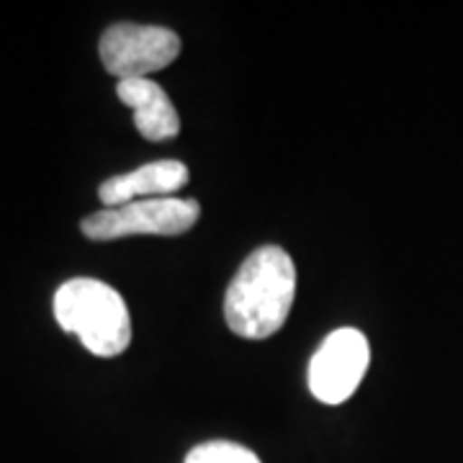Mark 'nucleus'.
<instances>
[{"instance_id": "6e6552de", "label": "nucleus", "mask_w": 463, "mask_h": 463, "mask_svg": "<svg viewBox=\"0 0 463 463\" xmlns=\"http://www.w3.org/2000/svg\"><path fill=\"white\" fill-rule=\"evenodd\" d=\"M185 463H260V458L237 443L214 440V443H201L194 448L185 456Z\"/></svg>"}, {"instance_id": "39448f33", "label": "nucleus", "mask_w": 463, "mask_h": 463, "mask_svg": "<svg viewBox=\"0 0 463 463\" xmlns=\"http://www.w3.org/2000/svg\"><path fill=\"white\" fill-rule=\"evenodd\" d=\"M371 364V347L361 330L343 327L325 337L309 361V392L322 404H343L355 394Z\"/></svg>"}, {"instance_id": "7ed1b4c3", "label": "nucleus", "mask_w": 463, "mask_h": 463, "mask_svg": "<svg viewBox=\"0 0 463 463\" xmlns=\"http://www.w3.org/2000/svg\"><path fill=\"white\" fill-rule=\"evenodd\" d=\"M201 216L199 201L194 199H145L116 209H103L85 216L80 230L88 240L109 242L132 234H163L175 237L188 232Z\"/></svg>"}, {"instance_id": "f03ea898", "label": "nucleus", "mask_w": 463, "mask_h": 463, "mask_svg": "<svg viewBox=\"0 0 463 463\" xmlns=\"http://www.w3.org/2000/svg\"><path fill=\"white\" fill-rule=\"evenodd\" d=\"M54 319L93 355L114 358L132 343V319L121 294L96 279H72L54 294Z\"/></svg>"}, {"instance_id": "0eeeda50", "label": "nucleus", "mask_w": 463, "mask_h": 463, "mask_svg": "<svg viewBox=\"0 0 463 463\" xmlns=\"http://www.w3.org/2000/svg\"><path fill=\"white\" fill-rule=\"evenodd\" d=\"M116 96L124 106L134 109V127L149 142L173 139L181 129V118L173 100L155 80H118Z\"/></svg>"}, {"instance_id": "20e7f679", "label": "nucleus", "mask_w": 463, "mask_h": 463, "mask_svg": "<svg viewBox=\"0 0 463 463\" xmlns=\"http://www.w3.org/2000/svg\"><path fill=\"white\" fill-rule=\"evenodd\" d=\"M100 62L118 80H142L181 54L178 33L163 26L114 24L100 36Z\"/></svg>"}, {"instance_id": "f257e3e1", "label": "nucleus", "mask_w": 463, "mask_h": 463, "mask_svg": "<svg viewBox=\"0 0 463 463\" xmlns=\"http://www.w3.org/2000/svg\"><path fill=\"white\" fill-rule=\"evenodd\" d=\"M297 265L286 250L265 245L240 265L224 297V319L234 335L265 340L281 330L294 307Z\"/></svg>"}, {"instance_id": "423d86ee", "label": "nucleus", "mask_w": 463, "mask_h": 463, "mask_svg": "<svg viewBox=\"0 0 463 463\" xmlns=\"http://www.w3.org/2000/svg\"><path fill=\"white\" fill-rule=\"evenodd\" d=\"M188 167L183 165L181 160H157L124 173V175H114L106 183H100L99 199L106 203V209H116L124 203H132L137 196H160L167 199V194L181 191L188 183Z\"/></svg>"}]
</instances>
